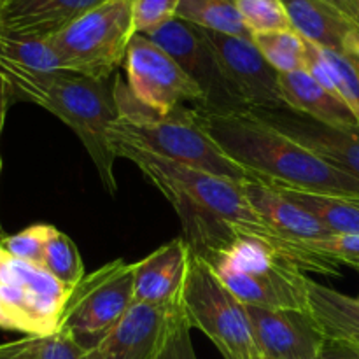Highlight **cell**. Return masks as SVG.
Wrapping results in <instances>:
<instances>
[{"label":"cell","instance_id":"39","mask_svg":"<svg viewBox=\"0 0 359 359\" xmlns=\"http://www.w3.org/2000/svg\"><path fill=\"white\" fill-rule=\"evenodd\" d=\"M0 328L2 330H11V332H16V326H14L13 318L9 316V312L4 309V305L0 304Z\"/></svg>","mask_w":359,"mask_h":359},{"label":"cell","instance_id":"41","mask_svg":"<svg viewBox=\"0 0 359 359\" xmlns=\"http://www.w3.org/2000/svg\"><path fill=\"white\" fill-rule=\"evenodd\" d=\"M4 237H6V235H4V231H2V226H0V241H2Z\"/></svg>","mask_w":359,"mask_h":359},{"label":"cell","instance_id":"10","mask_svg":"<svg viewBox=\"0 0 359 359\" xmlns=\"http://www.w3.org/2000/svg\"><path fill=\"white\" fill-rule=\"evenodd\" d=\"M126 86L142 105L167 114L177 107L203 109L198 84L163 48L146 35L132 39L125 58Z\"/></svg>","mask_w":359,"mask_h":359},{"label":"cell","instance_id":"8","mask_svg":"<svg viewBox=\"0 0 359 359\" xmlns=\"http://www.w3.org/2000/svg\"><path fill=\"white\" fill-rule=\"evenodd\" d=\"M135 263L114 259L72 287L58 332L70 333L86 349L104 339L126 314L133 300Z\"/></svg>","mask_w":359,"mask_h":359},{"label":"cell","instance_id":"43","mask_svg":"<svg viewBox=\"0 0 359 359\" xmlns=\"http://www.w3.org/2000/svg\"><path fill=\"white\" fill-rule=\"evenodd\" d=\"M358 300H359V297H358Z\"/></svg>","mask_w":359,"mask_h":359},{"label":"cell","instance_id":"19","mask_svg":"<svg viewBox=\"0 0 359 359\" xmlns=\"http://www.w3.org/2000/svg\"><path fill=\"white\" fill-rule=\"evenodd\" d=\"M279 86L287 107L340 128H358V121L346 102L319 84L307 70L279 74Z\"/></svg>","mask_w":359,"mask_h":359},{"label":"cell","instance_id":"3","mask_svg":"<svg viewBox=\"0 0 359 359\" xmlns=\"http://www.w3.org/2000/svg\"><path fill=\"white\" fill-rule=\"evenodd\" d=\"M13 102L23 100L55 114L77 135L90 154L102 184L116 195L112 126L119 119L114 81H100L70 70L4 74Z\"/></svg>","mask_w":359,"mask_h":359},{"label":"cell","instance_id":"31","mask_svg":"<svg viewBox=\"0 0 359 359\" xmlns=\"http://www.w3.org/2000/svg\"><path fill=\"white\" fill-rule=\"evenodd\" d=\"M181 0H133L135 34L149 35L177 18Z\"/></svg>","mask_w":359,"mask_h":359},{"label":"cell","instance_id":"25","mask_svg":"<svg viewBox=\"0 0 359 359\" xmlns=\"http://www.w3.org/2000/svg\"><path fill=\"white\" fill-rule=\"evenodd\" d=\"M256 48L262 51L266 62L279 74L305 70L307 65V44L300 34L291 30L269 32V34L252 35Z\"/></svg>","mask_w":359,"mask_h":359},{"label":"cell","instance_id":"28","mask_svg":"<svg viewBox=\"0 0 359 359\" xmlns=\"http://www.w3.org/2000/svg\"><path fill=\"white\" fill-rule=\"evenodd\" d=\"M321 51L332 67L337 93L346 102L359 125V65L340 51L325 48Z\"/></svg>","mask_w":359,"mask_h":359},{"label":"cell","instance_id":"16","mask_svg":"<svg viewBox=\"0 0 359 359\" xmlns=\"http://www.w3.org/2000/svg\"><path fill=\"white\" fill-rule=\"evenodd\" d=\"M189 255L191 249L186 238L177 237L137 262L133 272V300L160 307H175L181 304Z\"/></svg>","mask_w":359,"mask_h":359},{"label":"cell","instance_id":"15","mask_svg":"<svg viewBox=\"0 0 359 359\" xmlns=\"http://www.w3.org/2000/svg\"><path fill=\"white\" fill-rule=\"evenodd\" d=\"M175 307L133 302L121 321L88 349L84 359H156Z\"/></svg>","mask_w":359,"mask_h":359},{"label":"cell","instance_id":"22","mask_svg":"<svg viewBox=\"0 0 359 359\" xmlns=\"http://www.w3.org/2000/svg\"><path fill=\"white\" fill-rule=\"evenodd\" d=\"M284 196L307 210L321 224H325L333 235H358L359 233V202L340 198V196L323 195L314 191L286 188V186L269 184Z\"/></svg>","mask_w":359,"mask_h":359},{"label":"cell","instance_id":"38","mask_svg":"<svg viewBox=\"0 0 359 359\" xmlns=\"http://www.w3.org/2000/svg\"><path fill=\"white\" fill-rule=\"evenodd\" d=\"M344 353H346V346H339V344H326L325 351L319 356V359H342Z\"/></svg>","mask_w":359,"mask_h":359},{"label":"cell","instance_id":"27","mask_svg":"<svg viewBox=\"0 0 359 359\" xmlns=\"http://www.w3.org/2000/svg\"><path fill=\"white\" fill-rule=\"evenodd\" d=\"M237 9L251 35L293 28L283 0H237Z\"/></svg>","mask_w":359,"mask_h":359},{"label":"cell","instance_id":"32","mask_svg":"<svg viewBox=\"0 0 359 359\" xmlns=\"http://www.w3.org/2000/svg\"><path fill=\"white\" fill-rule=\"evenodd\" d=\"M309 248L323 256H328L339 265H347L359 272V233L358 235H333L326 241L316 242Z\"/></svg>","mask_w":359,"mask_h":359},{"label":"cell","instance_id":"14","mask_svg":"<svg viewBox=\"0 0 359 359\" xmlns=\"http://www.w3.org/2000/svg\"><path fill=\"white\" fill-rule=\"evenodd\" d=\"M259 121L284 133L326 163L359 179V126L340 128L302 114L291 107L249 111Z\"/></svg>","mask_w":359,"mask_h":359},{"label":"cell","instance_id":"5","mask_svg":"<svg viewBox=\"0 0 359 359\" xmlns=\"http://www.w3.org/2000/svg\"><path fill=\"white\" fill-rule=\"evenodd\" d=\"M198 256L248 307L309 309V277L297 263L263 242L233 237Z\"/></svg>","mask_w":359,"mask_h":359},{"label":"cell","instance_id":"2","mask_svg":"<svg viewBox=\"0 0 359 359\" xmlns=\"http://www.w3.org/2000/svg\"><path fill=\"white\" fill-rule=\"evenodd\" d=\"M200 125L256 181L359 202V179L326 163L251 112L203 114Z\"/></svg>","mask_w":359,"mask_h":359},{"label":"cell","instance_id":"9","mask_svg":"<svg viewBox=\"0 0 359 359\" xmlns=\"http://www.w3.org/2000/svg\"><path fill=\"white\" fill-rule=\"evenodd\" d=\"M72 287L46 269L7 255L0 245V304L13 318L16 332L48 337L58 332Z\"/></svg>","mask_w":359,"mask_h":359},{"label":"cell","instance_id":"33","mask_svg":"<svg viewBox=\"0 0 359 359\" xmlns=\"http://www.w3.org/2000/svg\"><path fill=\"white\" fill-rule=\"evenodd\" d=\"M88 349L77 342L70 333L56 332L41 337L34 359H84Z\"/></svg>","mask_w":359,"mask_h":359},{"label":"cell","instance_id":"11","mask_svg":"<svg viewBox=\"0 0 359 359\" xmlns=\"http://www.w3.org/2000/svg\"><path fill=\"white\" fill-rule=\"evenodd\" d=\"M146 37L163 48L198 84L203 93V109L198 112L238 114L251 111L224 76L219 60L202 28L175 18Z\"/></svg>","mask_w":359,"mask_h":359},{"label":"cell","instance_id":"40","mask_svg":"<svg viewBox=\"0 0 359 359\" xmlns=\"http://www.w3.org/2000/svg\"><path fill=\"white\" fill-rule=\"evenodd\" d=\"M342 359H359V353L358 351H353L349 349V347H346V353H344Z\"/></svg>","mask_w":359,"mask_h":359},{"label":"cell","instance_id":"26","mask_svg":"<svg viewBox=\"0 0 359 359\" xmlns=\"http://www.w3.org/2000/svg\"><path fill=\"white\" fill-rule=\"evenodd\" d=\"M41 266L69 287H76L86 276L77 245L69 235L55 226L49 231Z\"/></svg>","mask_w":359,"mask_h":359},{"label":"cell","instance_id":"35","mask_svg":"<svg viewBox=\"0 0 359 359\" xmlns=\"http://www.w3.org/2000/svg\"><path fill=\"white\" fill-rule=\"evenodd\" d=\"M321 2L339 11L342 16H346L351 23L359 28V0H321Z\"/></svg>","mask_w":359,"mask_h":359},{"label":"cell","instance_id":"37","mask_svg":"<svg viewBox=\"0 0 359 359\" xmlns=\"http://www.w3.org/2000/svg\"><path fill=\"white\" fill-rule=\"evenodd\" d=\"M344 55L349 56L354 63L359 65V28L353 27L344 41Z\"/></svg>","mask_w":359,"mask_h":359},{"label":"cell","instance_id":"34","mask_svg":"<svg viewBox=\"0 0 359 359\" xmlns=\"http://www.w3.org/2000/svg\"><path fill=\"white\" fill-rule=\"evenodd\" d=\"M41 337H25L14 342L0 344V359H34Z\"/></svg>","mask_w":359,"mask_h":359},{"label":"cell","instance_id":"20","mask_svg":"<svg viewBox=\"0 0 359 359\" xmlns=\"http://www.w3.org/2000/svg\"><path fill=\"white\" fill-rule=\"evenodd\" d=\"M307 307L328 342L359 353V300L309 279Z\"/></svg>","mask_w":359,"mask_h":359},{"label":"cell","instance_id":"7","mask_svg":"<svg viewBox=\"0 0 359 359\" xmlns=\"http://www.w3.org/2000/svg\"><path fill=\"white\" fill-rule=\"evenodd\" d=\"M181 305L191 328L200 330L224 359H262L252 337L248 305L193 251Z\"/></svg>","mask_w":359,"mask_h":359},{"label":"cell","instance_id":"6","mask_svg":"<svg viewBox=\"0 0 359 359\" xmlns=\"http://www.w3.org/2000/svg\"><path fill=\"white\" fill-rule=\"evenodd\" d=\"M135 35L133 0H105L48 41L63 70L107 81L125 65Z\"/></svg>","mask_w":359,"mask_h":359},{"label":"cell","instance_id":"23","mask_svg":"<svg viewBox=\"0 0 359 359\" xmlns=\"http://www.w3.org/2000/svg\"><path fill=\"white\" fill-rule=\"evenodd\" d=\"M63 70L60 56L48 39L0 34V72H56Z\"/></svg>","mask_w":359,"mask_h":359},{"label":"cell","instance_id":"13","mask_svg":"<svg viewBox=\"0 0 359 359\" xmlns=\"http://www.w3.org/2000/svg\"><path fill=\"white\" fill-rule=\"evenodd\" d=\"M262 359H319L328 340L309 309L248 307Z\"/></svg>","mask_w":359,"mask_h":359},{"label":"cell","instance_id":"21","mask_svg":"<svg viewBox=\"0 0 359 359\" xmlns=\"http://www.w3.org/2000/svg\"><path fill=\"white\" fill-rule=\"evenodd\" d=\"M291 27L305 41L333 51H344V41L356 25L321 0H283Z\"/></svg>","mask_w":359,"mask_h":359},{"label":"cell","instance_id":"18","mask_svg":"<svg viewBox=\"0 0 359 359\" xmlns=\"http://www.w3.org/2000/svg\"><path fill=\"white\" fill-rule=\"evenodd\" d=\"M244 191L259 216L286 241L309 248L333 237L325 224L272 186L262 181H244Z\"/></svg>","mask_w":359,"mask_h":359},{"label":"cell","instance_id":"30","mask_svg":"<svg viewBox=\"0 0 359 359\" xmlns=\"http://www.w3.org/2000/svg\"><path fill=\"white\" fill-rule=\"evenodd\" d=\"M191 325L186 318L182 305L172 311L167 335L156 359H196L191 340Z\"/></svg>","mask_w":359,"mask_h":359},{"label":"cell","instance_id":"36","mask_svg":"<svg viewBox=\"0 0 359 359\" xmlns=\"http://www.w3.org/2000/svg\"><path fill=\"white\" fill-rule=\"evenodd\" d=\"M13 102V93H11V86L7 83V79L4 77V74L0 72V135H2L4 123H6L7 109L9 104ZM0 172H2V156H0Z\"/></svg>","mask_w":359,"mask_h":359},{"label":"cell","instance_id":"24","mask_svg":"<svg viewBox=\"0 0 359 359\" xmlns=\"http://www.w3.org/2000/svg\"><path fill=\"white\" fill-rule=\"evenodd\" d=\"M177 18L202 30L252 39L238 13L237 0H181Z\"/></svg>","mask_w":359,"mask_h":359},{"label":"cell","instance_id":"12","mask_svg":"<svg viewBox=\"0 0 359 359\" xmlns=\"http://www.w3.org/2000/svg\"><path fill=\"white\" fill-rule=\"evenodd\" d=\"M202 32L212 46L224 76L251 111L287 107L280 93L279 72L266 62L252 39Z\"/></svg>","mask_w":359,"mask_h":359},{"label":"cell","instance_id":"42","mask_svg":"<svg viewBox=\"0 0 359 359\" xmlns=\"http://www.w3.org/2000/svg\"><path fill=\"white\" fill-rule=\"evenodd\" d=\"M0 4H2V0H0Z\"/></svg>","mask_w":359,"mask_h":359},{"label":"cell","instance_id":"29","mask_svg":"<svg viewBox=\"0 0 359 359\" xmlns=\"http://www.w3.org/2000/svg\"><path fill=\"white\" fill-rule=\"evenodd\" d=\"M49 231H51V224H34V226L21 230L20 233L4 237L0 241V245L7 255L14 256V258L42 265V256H44Z\"/></svg>","mask_w":359,"mask_h":359},{"label":"cell","instance_id":"4","mask_svg":"<svg viewBox=\"0 0 359 359\" xmlns=\"http://www.w3.org/2000/svg\"><path fill=\"white\" fill-rule=\"evenodd\" d=\"M114 95L119 119L112 126V139L126 140L167 160L223 175L235 181H256L251 172L235 163L200 125L198 111L177 107L161 114L140 104L126 83L116 76Z\"/></svg>","mask_w":359,"mask_h":359},{"label":"cell","instance_id":"17","mask_svg":"<svg viewBox=\"0 0 359 359\" xmlns=\"http://www.w3.org/2000/svg\"><path fill=\"white\" fill-rule=\"evenodd\" d=\"M105 0H2L0 34L49 39Z\"/></svg>","mask_w":359,"mask_h":359},{"label":"cell","instance_id":"1","mask_svg":"<svg viewBox=\"0 0 359 359\" xmlns=\"http://www.w3.org/2000/svg\"><path fill=\"white\" fill-rule=\"evenodd\" d=\"M118 158H126L172 203L182 223V237L196 255L233 237L255 238L297 263L304 272L339 276L340 265L311 248L293 244L272 230L249 202L244 181L209 174L149 153L126 140L112 139Z\"/></svg>","mask_w":359,"mask_h":359}]
</instances>
